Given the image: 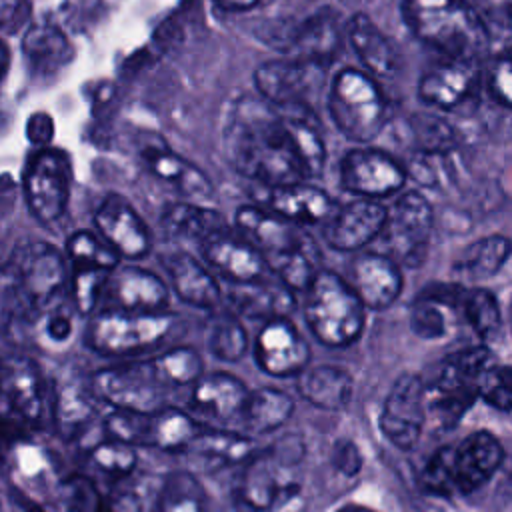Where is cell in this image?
<instances>
[{
  "label": "cell",
  "instance_id": "cell-1",
  "mask_svg": "<svg viewBox=\"0 0 512 512\" xmlns=\"http://www.w3.org/2000/svg\"><path fill=\"white\" fill-rule=\"evenodd\" d=\"M222 136L234 170L268 188L316 178L326 164L320 120L304 104L242 96L230 108Z\"/></svg>",
  "mask_w": 512,
  "mask_h": 512
},
{
  "label": "cell",
  "instance_id": "cell-2",
  "mask_svg": "<svg viewBox=\"0 0 512 512\" xmlns=\"http://www.w3.org/2000/svg\"><path fill=\"white\" fill-rule=\"evenodd\" d=\"M68 280L64 254L48 242L18 246L0 270V314L32 320L60 300Z\"/></svg>",
  "mask_w": 512,
  "mask_h": 512
},
{
  "label": "cell",
  "instance_id": "cell-3",
  "mask_svg": "<svg viewBox=\"0 0 512 512\" xmlns=\"http://www.w3.org/2000/svg\"><path fill=\"white\" fill-rule=\"evenodd\" d=\"M402 16L412 34L444 58L482 62L490 48L468 0H402Z\"/></svg>",
  "mask_w": 512,
  "mask_h": 512
},
{
  "label": "cell",
  "instance_id": "cell-4",
  "mask_svg": "<svg viewBox=\"0 0 512 512\" xmlns=\"http://www.w3.org/2000/svg\"><path fill=\"white\" fill-rule=\"evenodd\" d=\"M492 362L496 358L488 344L448 354L436 368L434 378L424 384L426 424L432 422L438 432L456 428L478 400V380Z\"/></svg>",
  "mask_w": 512,
  "mask_h": 512
},
{
  "label": "cell",
  "instance_id": "cell-5",
  "mask_svg": "<svg viewBox=\"0 0 512 512\" xmlns=\"http://www.w3.org/2000/svg\"><path fill=\"white\" fill-rule=\"evenodd\" d=\"M366 312L348 282L330 270H318L304 290L308 330L328 348L354 344L364 332Z\"/></svg>",
  "mask_w": 512,
  "mask_h": 512
},
{
  "label": "cell",
  "instance_id": "cell-6",
  "mask_svg": "<svg viewBox=\"0 0 512 512\" xmlns=\"http://www.w3.org/2000/svg\"><path fill=\"white\" fill-rule=\"evenodd\" d=\"M180 328L178 316L162 312H132L106 308L92 316L86 342L88 346L112 358H126L160 348Z\"/></svg>",
  "mask_w": 512,
  "mask_h": 512
},
{
  "label": "cell",
  "instance_id": "cell-7",
  "mask_svg": "<svg viewBox=\"0 0 512 512\" xmlns=\"http://www.w3.org/2000/svg\"><path fill=\"white\" fill-rule=\"evenodd\" d=\"M304 458V444L300 436H284L262 454H252L244 462V472L238 484V500L250 512H266L276 504L288 502L298 484L288 478Z\"/></svg>",
  "mask_w": 512,
  "mask_h": 512
},
{
  "label": "cell",
  "instance_id": "cell-8",
  "mask_svg": "<svg viewBox=\"0 0 512 512\" xmlns=\"http://www.w3.org/2000/svg\"><path fill=\"white\" fill-rule=\"evenodd\" d=\"M328 110L336 128L352 142H372L386 124V102L380 86L366 74L346 68L328 90Z\"/></svg>",
  "mask_w": 512,
  "mask_h": 512
},
{
  "label": "cell",
  "instance_id": "cell-9",
  "mask_svg": "<svg viewBox=\"0 0 512 512\" xmlns=\"http://www.w3.org/2000/svg\"><path fill=\"white\" fill-rule=\"evenodd\" d=\"M434 228V212L420 192H404L386 212V222L376 240L384 242V254L398 266L418 268L428 258Z\"/></svg>",
  "mask_w": 512,
  "mask_h": 512
},
{
  "label": "cell",
  "instance_id": "cell-10",
  "mask_svg": "<svg viewBox=\"0 0 512 512\" xmlns=\"http://www.w3.org/2000/svg\"><path fill=\"white\" fill-rule=\"evenodd\" d=\"M46 412V386L26 356L0 358V422L12 428L38 426Z\"/></svg>",
  "mask_w": 512,
  "mask_h": 512
},
{
  "label": "cell",
  "instance_id": "cell-11",
  "mask_svg": "<svg viewBox=\"0 0 512 512\" xmlns=\"http://www.w3.org/2000/svg\"><path fill=\"white\" fill-rule=\"evenodd\" d=\"M92 394L114 410L154 412L164 406L166 388L156 382L146 362L108 366L90 380Z\"/></svg>",
  "mask_w": 512,
  "mask_h": 512
},
{
  "label": "cell",
  "instance_id": "cell-12",
  "mask_svg": "<svg viewBox=\"0 0 512 512\" xmlns=\"http://www.w3.org/2000/svg\"><path fill=\"white\" fill-rule=\"evenodd\" d=\"M424 384L418 374L404 372L392 382L382 402L378 414L380 432L400 450H412L424 432Z\"/></svg>",
  "mask_w": 512,
  "mask_h": 512
},
{
  "label": "cell",
  "instance_id": "cell-13",
  "mask_svg": "<svg viewBox=\"0 0 512 512\" xmlns=\"http://www.w3.org/2000/svg\"><path fill=\"white\" fill-rule=\"evenodd\" d=\"M240 236H244L266 260L318 248L316 240L296 222L258 206H240L234 216Z\"/></svg>",
  "mask_w": 512,
  "mask_h": 512
},
{
  "label": "cell",
  "instance_id": "cell-14",
  "mask_svg": "<svg viewBox=\"0 0 512 512\" xmlns=\"http://www.w3.org/2000/svg\"><path fill=\"white\" fill-rule=\"evenodd\" d=\"M24 194L36 220L44 224L58 220L70 198L68 160L56 150L36 154L24 174Z\"/></svg>",
  "mask_w": 512,
  "mask_h": 512
},
{
  "label": "cell",
  "instance_id": "cell-15",
  "mask_svg": "<svg viewBox=\"0 0 512 512\" xmlns=\"http://www.w3.org/2000/svg\"><path fill=\"white\" fill-rule=\"evenodd\" d=\"M406 182L404 166L376 148H354L340 162V184L360 198H386Z\"/></svg>",
  "mask_w": 512,
  "mask_h": 512
},
{
  "label": "cell",
  "instance_id": "cell-16",
  "mask_svg": "<svg viewBox=\"0 0 512 512\" xmlns=\"http://www.w3.org/2000/svg\"><path fill=\"white\" fill-rule=\"evenodd\" d=\"M506 450L490 430H474L450 446V472L454 494L468 496L492 480L504 464Z\"/></svg>",
  "mask_w": 512,
  "mask_h": 512
},
{
  "label": "cell",
  "instance_id": "cell-17",
  "mask_svg": "<svg viewBox=\"0 0 512 512\" xmlns=\"http://www.w3.org/2000/svg\"><path fill=\"white\" fill-rule=\"evenodd\" d=\"M254 84L258 94L270 102L312 108V100L324 88V66L296 58L264 62L254 72Z\"/></svg>",
  "mask_w": 512,
  "mask_h": 512
},
{
  "label": "cell",
  "instance_id": "cell-18",
  "mask_svg": "<svg viewBox=\"0 0 512 512\" xmlns=\"http://www.w3.org/2000/svg\"><path fill=\"white\" fill-rule=\"evenodd\" d=\"M310 346L288 318H272L254 338L256 366L274 378L298 376L310 362Z\"/></svg>",
  "mask_w": 512,
  "mask_h": 512
},
{
  "label": "cell",
  "instance_id": "cell-19",
  "mask_svg": "<svg viewBox=\"0 0 512 512\" xmlns=\"http://www.w3.org/2000/svg\"><path fill=\"white\" fill-rule=\"evenodd\" d=\"M466 286L450 282L426 284L412 300L408 324L416 338L436 342L448 338L460 318V300Z\"/></svg>",
  "mask_w": 512,
  "mask_h": 512
},
{
  "label": "cell",
  "instance_id": "cell-20",
  "mask_svg": "<svg viewBox=\"0 0 512 512\" xmlns=\"http://www.w3.org/2000/svg\"><path fill=\"white\" fill-rule=\"evenodd\" d=\"M96 232L120 258L142 260L152 250V234L136 208L120 194H108L94 212Z\"/></svg>",
  "mask_w": 512,
  "mask_h": 512
},
{
  "label": "cell",
  "instance_id": "cell-21",
  "mask_svg": "<svg viewBox=\"0 0 512 512\" xmlns=\"http://www.w3.org/2000/svg\"><path fill=\"white\" fill-rule=\"evenodd\" d=\"M354 290L366 310H386L402 294L404 276L402 268L384 252H362L348 264V278H344Z\"/></svg>",
  "mask_w": 512,
  "mask_h": 512
},
{
  "label": "cell",
  "instance_id": "cell-22",
  "mask_svg": "<svg viewBox=\"0 0 512 512\" xmlns=\"http://www.w3.org/2000/svg\"><path fill=\"white\" fill-rule=\"evenodd\" d=\"M388 208L374 198H356L344 206H336L324 222V240L340 252H356L376 242L386 222Z\"/></svg>",
  "mask_w": 512,
  "mask_h": 512
},
{
  "label": "cell",
  "instance_id": "cell-23",
  "mask_svg": "<svg viewBox=\"0 0 512 512\" xmlns=\"http://www.w3.org/2000/svg\"><path fill=\"white\" fill-rule=\"evenodd\" d=\"M104 296L112 302V308L132 312H162L170 302L166 282L138 264H118L108 274Z\"/></svg>",
  "mask_w": 512,
  "mask_h": 512
},
{
  "label": "cell",
  "instance_id": "cell-24",
  "mask_svg": "<svg viewBox=\"0 0 512 512\" xmlns=\"http://www.w3.org/2000/svg\"><path fill=\"white\" fill-rule=\"evenodd\" d=\"M480 62L444 58V62L428 68L420 82V100L438 110H454L462 106L480 86Z\"/></svg>",
  "mask_w": 512,
  "mask_h": 512
},
{
  "label": "cell",
  "instance_id": "cell-25",
  "mask_svg": "<svg viewBox=\"0 0 512 512\" xmlns=\"http://www.w3.org/2000/svg\"><path fill=\"white\" fill-rule=\"evenodd\" d=\"M198 246L206 264L228 282H254L266 278L268 264L264 256L244 236L230 228L216 232Z\"/></svg>",
  "mask_w": 512,
  "mask_h": 512
},
{
  "label": "cell",
  "instance_id": "cell-26",
  "mask_svg": "<svg viewBox=\"0 0 512 512\" xmlns=\"http://www.w3.org/2000/svg\"><path fill=\"white\" fill-rule=\"evenodd\" d=\"M162 264L176 296L194 308L214 310L222 304V286L216 276L186 250L162 254Z\"/></svg>",
  "mask_w": 512,
  "mask_h": 512
},
{
  "label": "cell",
  "instance_id": "cell-27",
  "mask_svg": "<svg viewBox=\"0 0 512 512\" xmlns=\"http://www.w3.org/2000/svg\"><path fill=\"white\" fill-rule=\"evenodd\" d=\"M222 300L236 316L246 318H288L296 308V296L280 282H228L222 290Z\"/></svg>",
  "mask_w": 512,
  "mask_h": 512
},
{
  "label": "cell",
  "instance_id": "cell-28",
  "mask_svg": "<svg viewBox=\"0 0 512 512\" xmlns=\"http://www.w3.org/2000/svg\"><path fill=\"white\" fill-rule=\"evenodd\" d=\"M146 168L162 182L178 190L188 202H208L214 198V186L210 178L186 158L170 152L162 146H148L142 152Z\"/></svg>",
  "mask_w": 512,
  "mask_h": 512
},
{
  "label": "cell",
  "instance_id": "cell-29",
  "mask_svg": "<svg viewBox=\"0 0 512 512\" xmlns=\"http://www.w3.org/2000/svg\"><path fill=\"white\" fill-rule=\"evenodd\" d=\"M268 210L304 226L324 224L336 210L332 196L306 180L272 186L268 190Z\"/></svg>",
  "mask_w": 512,
  "mask_h": 512
},
{
  "label": "cell",
  "instance_id": "cell-30",
  "mask_svg": "<svg viewBox=\"0 0 512 512\" xmlns=\"http://www.w3.org/2000/svg\"><path fill=\"white\" fill-rule=\"evenodd\" d=\"M246 384L228 372L202 374L190 392V408L212 420L236 418L248 396Z\"/></svg>",
  "mask_w": 512,
  "mask_h": 512
},
{
  "label": "cell",
  "instance_id": "cell-31",
  "mask_svg": "<svg viewBox=\"0 0 512 512\" xmlns=\"http://www.w3.org/2000/svg\"><path fill=\"white\" fill-rule=\"evenodd\" d=\"M298 394L320 410H344L354 396L352 374L336 364H320L304 368L296 382Z\"/></svg>",
  "mask_w": 512,
  "mask_h": 512
},
{
  "label": "cell",
  "instance_id": "cell-32",
  "mask_svg": "<svg viewBox=\"0 0 512 512\" xmlns=\"http://www.w3.org/2000/svg\"><path fill=\"white\" fill-rule=\"evenodd\" d=\"M200 428L202 424L196 422L192 414L180 408L162 406L140 416L138 446H150L164 452H184Z\"/></svg>",
  "mask_w": 512,
  "mask_h": 512
},
{
  "label": "cell",
  "instance_id": "cell-33",
  "mask_svg": "<svg viewBox=\"0 0 512 512\" xmlns=\"http://www.w3.org/2000/svg\"><path fill=\"white\" fill-rule=\"evenodd\" d=\"M510 256V240L502 234H490L468 244L452 262V280L462 286H478L496 276Z\"/></svg>",
  "mask_w": 512,
  "mask_h": 512
},
{
  "label": "cell",
  "instance_id": "cell-34",
  "mask_svg": "<svg viewBox=\"0 0 512 512\" xmlns=\"http://www.w3.org/2000/svg\"><path fill=\"white\" fill-rule=\"evenodd\" d=\"M348 40L368 72L390 78L398 70V52L390 38L366 14H354L346 26Z\"/></svg>",
  "mask_w": 512,
  "mask_h": 512
},
{
  "label": "cell",
  "instance_id": "cell-35",
  "mask_svg": "<svg viewBox=\"0 0 512 512\" xmlns=\"http://www.w3.org/2000/svg\"><path fill=\"white\" fill-rule=\"evenodd\" d=\"M342 30L332 14H314L296 32L292 42V56L296 60L328 66L340 52Z\"/></svg>",
  "mask_w": 512,
  "mask_h": 512
},
{
  "label": "cell",
  "instance_id": "cell-36",
  "mask_svg": "<svg viewBox=\"0 0 512 512\" xmlns=\"http://www.w3.org/2000/svg\"><path fill=\"white\" fill-rule=\"evenodd\" d=\"M162 228L168 236L188 242H204L206 238L214 236L216 232H222L228 228L226 220L220 212L206 208L198 202H178L170 204L162 212Z\"/></svg>",
  "mask_w": 512,
  "mask_h": 512
},
{
  "label": "cell",
  "instance_id": "cell-37",
  "mask_svg": "<svg viewBox=\"0 0 512 512\" xmlns=\"http://www.w3.org/2000/svg\"><path fill=\"white\" fill-rule=\"evenodd\" d=\"M292 414L294 400L286 392L272 386H262L254 392H248L238 416L250 432L270 434L282 428Z\"/></svg>",
  "mask_w": 512,
  "mask_h": 512
},
{
  "label": "cell",
  "instance_id": "cell-38",
  "mask_svg": "<svg viewBox=\"0 0 512 512\" xmlns=\"http://www.w3.org/2000/svg\"><path fill=\"white\" fill-rule=\"evenodd\" d=\"M196 458H202L214 466H230L242 464L254 454V442L238 434L234 430H214V428H200V432L190 440L184 448Z\"/></svg>",
  "mask_w": 512,
  "mask_h": 512
},
{
  "label": "cell",
  "instance_id": "cell-39",
  "mask_svg": "<svg viewBox=\"0 0 512 512\" xmlns=\"http://www.w3.org/2000/svg\"><path fill=\"white\" fill-rule=\"evenodd\" d=\"M208 504V494L194 474L172 470L160 478L154 512H208Z\"/></svg>",
  "mask_w": 512,
  "mask_h": 512
},
{
  "label": "cell",
  "instance_id": "cell-40",
  "mask_svg": "<svg viewBox=\"0 0 512 512\" xmlns=\"http://www.w3.org/2000/svg\"><path fill=\"white\" fill-rule=\"evenodd\" d=\"M150 374L166 390L192 386L204 374V360L198 350L190 346H174L162 354L146 360Z\"/></svg>",
  "mask_w": 512,
  "mask_h": 512
},
{
  "label": "cell",
  "instance_id": "cell-41",
  "mask_svg": "<svg viewBox=\"0 0 512 512\" xmlns=\"http://www.w3.org/2000/svg\"><path fill=\"white\" fill-rule=\"evenodd\" d=\"M460 318L470 326L474 336L488 344L502 330L500 302L492 290L482 286H466L460 300Z\"/></svg>",
  "mask_w": 512,
  "mask_h": 512
},
{
  "label": "cell",
  "instance_id": "cell-42",
  "mask_svg": "<svg viewBox=\"0 0 512 512\" xmlns=\"http://www.w3.org/2000/svg\"><path fill=\"white\" fill-rule=\"evenodd\" d=\"M94 394L76 382H66L54 396V422L62 436L74 438L92 422L96 414Z\"/></svg>",
  "mask_w": 512,
  "mask_h": 512
},
{
  "label": "cell",
  "instance_id": "cell-43",
  "mask_svg": "<svg viewBox=\"0 0 512 512\" xmlns=\"http://www.w3.org/2000/svg\"><path fill=\"white\" fill-rule=\"evenodd\" d=\"M248 334L232 312H216L206 328V346L222 362H238L248 350Z\"/></svg>",
  "mask_w": 512,
  "mask_h": 512
},
{
  "label": "cell",
  "instance_id": "cell-44",
  "mask_svg": "<svg viewBox=\"0 0 512 512\" xmlns=\"http://www.w3.org/2000/svg\"><path fill=\"white\" fill-rule=\"evenodd\" d=\"M66 256L72 266L98 268L106 272H112L122 260L98 232L90 230H78L68 238Z\"/></svg>",
  "mask_w": 512,
  "mask_h": 512
},
{
  "label": "cell",
  "instance_id": "cell-45",
  "mask_svg": "<svg viewBox=\"0 0 512 512\" xmlns=\"http://www.w3.org/2000/svg\"><path fill=\"white\" fill-rule=\"evenodd\" d=\"M88 458L98 472H102L104 476L116 478V480L130 478L138 466L136 448L130 444H124L120 440H112V438L98 442L90 450Z\"/></svg>",
  "mask_w": 512,
  "mask_h": 512
},
{
  "label": "cell",
  "instance_id": "cell-46",
  "mask_svg": "<svg viewBox=\"0 0 512 512\" xmlns=\"http://www.w3.org/2000/svg\"><path fill=\"white\" fill-rule=\"evenodd\" d=\"M106 270L86 268V266H72L70 276V290H72V306L76 314H92L100 298L104 296V286L108 280Z\"/></svg>",
  "mask_w": 512,
  "mask_h": 512
},
{
  "label": "cell",
  "instance_id": "cell-47",
  "mask_svg": "<svg viewBox=\"0 0 512 512\" xmlns=\"http://www.w3.org/2000/svg\"><path fill=\"white\" fill-rule=\"evenodd\" d=\"M160 488L158 476H138L112 498V512H154Z\"/></svg>",
  "mask_w": 512,
  "mask_h": 512
},
{
  "label": "cell",
  "instance_id": "cell-48",
  "mask_svg": "<svg viewBox=\"0 0 512 512\" xmlns=\"http://www.w3.org/2000/svg\"><path fill=\"white\" fill-rule=\"evenodd\" d=\"M74 308V306H72ZM70 306L62 304L60 300L42 310L38 316L32 318V322L38 324L40 340L48 346H64L70 342L74 334V312Z\"/></svg>",
  "mask_w": 512,
  "mask_h": 512
},
{
  "label": "cell",
  "instance_id": "cell-49",
  "mask_svg": "<svg viewBox=\"0 0 512 512\" xmlns=\"http://www.w3.org/2000/svg\"><path fill=\"white\" fill-rule=\"evenodd\" d=\"M478 398L490 408L508 414L512 406L510 368L506 364L492 362L478 380Z\"/></svg>",
  "mask_w": 512,
  "mask_h": 512
},
{
  "label": "cell",
  "instance_id": "cell-50",
  "mask_svg": "<svg viewBox=\"0 0 512 512\" xmlns=\"http://www.w3.org/2000/svg\"><path fill=\"white\" fill-rule=\"evenodd\" d=\"M22 46L28 58L40 66H54L56 62L62 60L68 48L64 36L56 28H48V26L32 28L24 38Z\"/></svg>",
  "mask_w": 512,
  "mask_h": 512
},
{
  "label": "cell",
  "instance_id": "cell-51",
  "mask_svg": "<svg viewBox=\"0 0 512 512\" xmlns=\"http://www.w3.org/2000/svg\"><path fill=\"white\" fill-rule=\"evenodd\" d=\"M420 482L428 494L444 496V498L454 496L452 472H450V444H444L430 454V458L422 468Z\"/></svg>",
  "mask_w": 512,
  "mask_h": 512
},
{
  "label": "cell",
  "instance_id": "cell-52",
  "mask_svg": "<svg viewBox=\"0 0 512 512\" xmlns=\"http://www.w3.org/2000/svg\"><path fill=\"white\" fill-rule=\"evenodd\" d=\"M468 2L476 12L478 20L482 22L490 38V44L498 38L508 40L510 28H512V16H510L512 0H468Z\"/></svg>",
  "mask_w": 512,
  "mask_h": 512
},
{
  "label": "cell",
  "instance_id": "cell-53",
  "mask_svg": "<svg viewBox=\"0 0 512 512\" xmlns=\"http://www.w3.org/2000/svg\"><path fill=\"white\" fill-rule=\"evenodd\" d=\"M66 512H94L98 496L86 478H70L60 486Z\"/></svg>",
  "mask_w": 512,
  "mask_h": 512
},
{
  "label": "cell",
  "instance_id": "cell-54",
  "mask_svg": "<svg viewBox=\"0 0 512 512\" xmlns=\"http://www.w3.org/2000/svg\"><path fill=\"white\" fill-rule=\"evenodd\" d=\"M330 462L342 476H348V478L356 476L364 466L362 452H360L358 444L350 438H340L332 444Z\"/></svg>",
  "mask_w": 512,
  "mask_h": 512
},
{
  "label": "cell",
  "instance_id": "cell-55",
  "mask_svg": "<svg viewBox=\"0 0 512 512\" xmlns=\"http://www.w3.org/2000/svg\"><path fill=\"white\" fill-rule=\"evenodd\" d=\"M510 56L508 52H504L496 64L490 68L488 72V90H490V96L502 104L504 108H510L512 104V74H510Z\"/></svg>",
  "mask_w": 512,
  "mask_h": 512
},
{
  "label": "cell",
  "instance_id": "cell-56",
  "mask_svg": "<svg viewBox=\"0 0 512 512\" xmlns=\"http://www.w3.org/2000/svg\"><path fill=\"white\" fill-rule=\"evenodd\" d=\"M214 6H218L224 12H248L260 6H266L274 0H212Z\"/></svg>",
  "mask_w": 512,
  "mask_h": 512
},
{
  "label": "cell",
  "instance_id": "cell-57",
  "mask_svg": "<svg viewBox=\"0 0 512 512\" xmlns=\"http://www.w3.org/2000/svg\"><path fill=\"white\" fill-rule=\"evenodd\" d=\"M22 0H0V28L6 26L18 12Z\"/></svg>",
  "mask_w": 512,
  "mask_h": 512
},
{
  "label": "cell",
  "instance_id": "cell-58",
  "mask_svg": "<svg viewBox=\"0 0 512 512\" xmlns=\"http://www.w3.org/2000/svg\"><path fill=\"white\" fill-rule=\"evenodd\" d=\"M334 512H378L366 504H358V502H346L342 506H338Z\"/></svg>",
  "mask_w": 512,
  "mask_h": 512
},
{
  "label": "cell",
  "instance_id": "cell-59",
  "mask_svg": "<svg viewBox=\"0 0 512 512\" xmlns=\"http://www.w3.org/2000/svg\"><path fill=\"white\" fill-rule=\"evenodd\" d=\"M8 60H10V54H8V48L0 42V76L6 72L8 68Z\"/></svg>",
  "mask_w": 512,
  "mask_h": 512
}]
</instances>
